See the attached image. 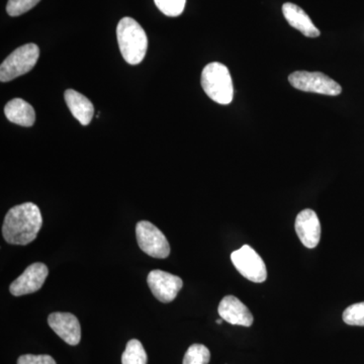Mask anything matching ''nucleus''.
I'll use <instances>...</instances> for the list:
<instances>
[{"mask_svg": "<svg viewBox=\"0 0 364 364\" xmlns=\"http://www.w3.org/2000/svg\"><path fill=\"white\" fill-rule=\"evenodd\" d=\"M222 322H223V318H218L217 320V323L218 324H222Z\"/></svg>", "mask_w": 364, "mask_h": 364, "instance_id": "obj_22", "label": "nucleus"}, {"mask_svg": "<svg viewBox=\"0 0 364 364\" xmlns=\"http://www.w3.org/2000/svg\"><path fill=\"white\" fill-rule=\"evenodd\" d=\"M49 274V270L44 263H33L26 267L20 277L11 282L9 291L13 296H21L36 293L42 289L45 280Z\"/></svg>", "mask_w": 364, "mask_h": 364, "instance_id": "obj_9", "label": "nucleus"}, {"mask_svg": "<svg viewBox=\"0 0 364 364\" xmlns=\"http://www.w3.org/2000/svg\"><path fill=\"white\" fill-rule=\"evenodd\" d=\"M289 81L294 88L305 92L336 97L342 91L339 83L322 72L296 71L289 76Z\"/></svg>", "mask_w": 364, "mask_h": 364, "instance_id": "obj_5", "label": "nucleus"}, {"mask_svg": "<svg viewBox=\"0 0 364 364\" xmlns=\"http://www.w3.org/2000/svg\"><path fill=\"white\" fill-rule=\"evenodd\" d=\"M117 38L119 51L127 63L138 65L145 58L148 49V38L138 21L124 18L117 26Z\"/></svg>", "mask_w": 364, "mask_h": 364, "instance_id": "obj_2", "label": "nucleus"}, {"mask_svg": "<svg viewBox=\"0 0 364 364\" xmlns=\"http://www.w3.org/2000/svg\"><path fill=\"white\" fill-rule=\"evenodd\" d=\"M282 14L287 23L306 37L317 38L321 35L320 31L314 25L310 16L296 4L287 2L282 6Z\"/></svg>", "mask_w": 364, "mask_h": 364, "instance_id": "obj_13", "label": "nucleus"}, {"mask_svg": "<svg viewBox=\"0 0 364 364\" xmlns=\"http://www.w3.org/2000/svg\"><path fill=\"white\" fill-rule=\"evenodd\" d=\"M139 247L144 253L158 259H164L170 254V246L165 235L152 223L141 221L136 226Z\"/></svg>", "mask_w": 364, "mask_h": 364, "instance_id": "obj_6", "label": "nucleus"}, {"mask_svg": "<svg viewBox=\"0 0 364 364\" xmlns=\"http://www.w3.org/2000/svg\"><path fill=\"white\" fill-rule=\"evenodd\" d=\"M42 226L43 217L39 207L33 203H21L7 212L2 235L7 243L28 245L37 238Z\"/></svg>", "mask_w": 364, "mask_h": 364, "instance_id": "obj_1", "label": "nucleus"}, {"mask_svg": "<svg viewBox=\"0 0 364 364\" xmlns=\"http://www.w3.org/2000/svg\"><path fill=\"white\" fill-rule=\"evenodd\" d=\"M147 353L142 343L136 339L130 340L122 355V364H147Z\"/></svg>", "mask_w": 364, "mask_h": 364, "instance_id": "obj_16", "label": "nucleus"}, {"mask_svg": "<svg viewBox=\"0 0 364 364\" xmlns=\"http://www.w3.org/2000/svg\"><path fill=\"white\" fill-rule=\"evenodd\" d=\"M41 0H9L6 6L7 14L11 16H18L31 11Z\"/></svg>", "mask_w": 364, "mask_h": 364, "instance_id": "obj_20", "label": "nucleus"}, {"mask_svg": "<svg viewBox=\"0 0 364 364\" xmlns=\"http://www.w3.org/2000/svg\"><path fill=\"white\" fill-rule=\"evenodd\" d=\"M162 14L167 16H178L183 13L186 0H154Z\"/></svg>", "mask_w": 364, "mask_h": 364, "instance_id": "obj_18", "label": "nucleus"}, {"mask_svg": "<svg viewBox=\"0 0 364 364\" xmlns=\"http://www.w3.org/2000/svg\"><path fill=\"white\" fill-rule=\"evenodd\" d=\"M299 240L306 248L317 247L321 239V224L315 210L306 208L296 215L294 223Z\"/></svg>", "mask_w": 364, "mask_h": 364, "instance_id": "obj_11", "label": "nucleus"}, {"mask_svg": "<svg viewBox=\"0 0 364 364\" xmlns=\"http://www.w3.org/2000/svg\"><path fill=\"white\" fill-rule=\"evenodd\" d=\"M231 260L236 269L250 282L260 284L267 279V270L264 261L249 245L242 246L231 254Z\"/></svg>", "mask_w": 364, "mask_h": 364, "instance_id": "obj_7", "label": "nucleus"}, {"mask_svg": "<svg viewBox=\"0 0 364 364\" xmlns=\"http://www.w3.org/2000/svg\"><path fill=\"white\" fill-rule=\"evenodd\" d=\"M210 352L208 347L203 344H193L189 346L182 364H208Z\"/></svg>", "mask_w": 364, "mask_h": 364, "instance_id": "obj_17", "label": "nucleus"}, {"mask_svg": "<svg viewBox=\"0 0 364 364\" xmlns=\"http://www.w3.org/2000/svg\"><path fill=\"white\" fill-rule=\"evenodd\" d=\"M220 317L232 325L250 327L253 324V315L240 299L227 296L222 299L218 308Z\"/></svg>", "mask_w": 364, "mask_h": 364, "instance_id": "obj_12", "label": "nucleus"}, {"mask_svg": "<svg viewBox=\"0 0 364 364\" xmlns=\"http://www.w3.org/2000/svg\"><path fill=\"white\" fill-rule=\"evenodd\" d=\"M64 97H65L67 107L79 123L82 126L90 124L95 114V107L92 102L85 95L73 90H66Z\"/></svg>", "mask_w": 364, "mask_h": 364, "instance_id": "obj_14", "label": "nucleus"}, {"mask_svg": "<svg viewBox=\"0 0 364 364\" xmlns=\"http://www.w3.org/2000/svg\"><path fill=\"white\" fill-rule=\"evenodd\" d=\"M345 324L364 327V301L349 306L343 313Z\"/></svg>", "mask_w": 364, "mask_h": 364, "instance_id": "obj_19", "label": "nucleus"}, {"mask_svg": "<svg viewBox=\"0 0 364 364\" xmlns=\"http://www.w3.org/2000/svg\"><path fill=\"white\" fill-rule=\"evenodd\" d=\"M39 47L26 44L14 50L0 66V81L9 82L32 70L39 60Z\"/></svg>", "mask_w": 364, "mask_h": 364, "instance_id": "obj_4", "label": "nucleus"}, {"mask_svg": "<svg viewBox=\"0 0 364 364\" xmlns=\"http://www.w3.org/2000/svg\"><path fill=\"white\" fill-rule=\"evenodd\" d=\"M200 83L205 95L218 104L227 105L233 102V80L224 64L219 62L208 64L202 72Z\"/></svg>", "mask_w": 364, "mask_h": 364, "instance_id": "obj_3", "label": "nucleus"}, {"mask_svg": "<svg viewBox=\"0 0 364 364\" xmlns=\"http://www.w3.org/2000/svg\"><path fill=\"white\" fill-rule=\"evenodd\" d=\"M48 324L67 344L75 346L80 342L81 327L78 318L73 314L52 313L48 317Z\"/></svg>", "mask_w": 364, "mask_h": 364, "instance_id": "obj_10", "label": "nucleus"}, {"mask_svg": "<svg viewBox=\"0 0 364 364\" xmlns=\"http://www.w3.org/2000/svg\"><path fill=\"white\" fill-rule=\"evenodd\" d=\"M18 364H57L55 359L50 355H33V354H26L20 356L18 359Z\"/></svg>", "mask_w": 364, "mask_h": 364, "instance_id": "obj_21", "label": "nucleus"}, {"mask_svg": "<svg viewBox=\"0 0 364 364\" xmlns=\"http://www.w3.org/2000/svg\"><path fill=\"white\" fill-rule=\"evenodd\" d=\"M147 282L153 296L164 304L174 301L183 287L181 277L159 269L152 270L149 273Z\"/></svg>", "mask_w": 364, "mask_h": 364, "instance_id": "obj_8", "label": "nucleus"}, {"mask_svg": "<svg viewBox=\"0 0 364 364\" xmlns=\"http://www.w3.org/2000/svg\"><path fill=\"white\" fill-rule=\"evenodd\" d=\"M4 114L9 122L21 127H32L36 122L35 109L21 98H14L7 102Z\"/></svg>", "mask_w": 364, "mask_h": 364, "instance_id": "obj_15", "label": "nucleus"}]
</instances>
